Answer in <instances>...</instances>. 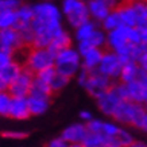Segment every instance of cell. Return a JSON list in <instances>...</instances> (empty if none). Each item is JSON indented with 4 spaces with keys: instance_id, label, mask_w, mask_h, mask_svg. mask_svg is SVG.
I'll return each instance as SVG.
<instances>
[{
    "instance_id": "obj_4",
    "label": "cell",
    "mask_w": 147,
    "mask_h": 147,
    "mask_svg": "<svg viewBox=\"0 0 147 147\" xmlns=\"http://www.w3.org/2000/svg\"><path fill=\"white\" fill-rule=\"evenodd\" d=\"M54 67L58 73H61V74L69 77V78L76 77L82 67L80 51L77 49H73L71 46L58 51L55 54Z\"/></svg>"
},
{
    "instance_id": "obj_9",
    "label": "cell",
    "mask_w": 147,
    "mask_h": 147,
    "mask_svg": "<svg viewBox=\"0 0 147 147\" xmlns=\"http://www.w3.org/2000/svg\"><path fill=\"white\" fill-rule=\"evenodd\" d=\"M121 3V0H88V11L92 20L101 23L107 15Z\"/></svg>"
},
{
    "instance_id": "obj_12",
    "label": "cell",
    "mask_w": 147,
    "mask_h": 147,
    "mask_svg": "<svg viewBox=\"0 0 147 147\" xmlns=\"http://www.w3.org/2000/svg\"><path fill=\"white\" fill-rule=\"evenodd\" d=\"M119 86H120V92L125 100H132V101L143 104V105L147 104V86L142 84L139 80H135L128 84L119 82Z\"/></svg>"
},
{
    "instance_id": "obj_6",
    "label": "cell",
    "mask_w": 147,
    "mask_h": 147,
    "mask_svg": "<svg viewBox=\"0 0 147 147\" xmlns=\"http://www.w3.org/2000/svg\"><path fill=\"white\" fill-rule=\"evenodd\" d=\"M54 61H55V54L49 47H35V46H32L24 67L35 74V73L43 70L46 67L54 66Z\"/></svg>"
},
{
    "instance_id": "obj_38",
    "label": "cell",
    "mask_w": 147,
    "mask_h": 147,
    "mask_svg": "<svg viewBox=\"0 0 147 147\" xmlns=\"http://www.w3.org/2000/svg\"><path fill=\"white\" fill-rule=\"evenodd\" d=\"M140 32V45H147V26H136Z\"/></svg>"
},
{
    "instance_id": "obj_37",
    "label": "cell",
    "mask_w": 147,
    "mask_h": 147,
    "mask_svg": "<svg viewBox=\"0 0 147 147\" xmlns=\"http://www.w3.org/2000/svg\"><path fill=\"white\" fill-rule=\"evenodd\" d=\"M47 147H70V143L66 142L62 136L59 138H54L47 143Z\"/></svg>"
},
{
    "instance_id": "obj_19",
    "label": "cell",
    "mask_w": 147,
    "mask_h": 147,
    "mask_svg": "<svg viewBox=\"0 0 147 147\" xmlns=\"http://www.w3.org/2000/svg\"><path fill=\"white\" fill-rule=\"evenodd\" d=\"M139 73H140V67H139L138 62L136 61H127L123 65V69L120 71L119 80L123 84H128V82H132V81L138 80Z\"/></svg>"
},
{
    "instance_id": "obj_35",
    "label": "cell",
    "mask_w": 147,
    "mask_h": 147,
    "mask_svg": "<svg viewBox=\"0 0 147 147\" xmlns=\"http://www.w3.org/2000/svg\"><path fill=\"white\" fill-rule=\"evenodd\" d=\"M1 136L8 139H24L28 136V134L24 131H3Z\"/></svg>"
},
{
    "instance_id": "obj_44",
    "label": "cell",
    "mask_w": 147,
    "mask_h": 147,
    "mask_svg": "<svg viewBox=\"0 0 147 147\" xmlns=\"http://www.w3.org/2000/svg\"><path fill=\"white\" fill-rule=\"evenodd\" d=\"M107 147H121L120 144H116V143H109Z\"/></svg>"
},
{
    "instance_id": "obj_23",
    "label": "cell",
    "mask_w": 147,
    "mask_h": 147,
    "mask_svg": "<svg viewBox=\"0 0 147 147\" xmlns=\"http://www.w3.org/2000/svg\"><path fill=\"white\" fill-rule=\"evenodd\" d=\"M109 143H112V140L108 136L98 132H90L88 131V135L85 136L84 142V147H107Z\"/></svg>"
},
{
    "instance_id": "obj_34",
    "label": "cell",
    "mask_w": 147,
    "mask_h": 147,
    "mask_svg": "<svg viewBox=\"0 0 147 147\" xmlns=\"http://www.w3.org/2000/svg\"><path fill=\"white\" fill-rule=\"evenodd\" d=\"M20 4H22L20 0H0V12H1V11L18 9V7Z\"/></svg>"
},
{
    "instance_id": "obj_13",
    "label": "cell",
    "mask_w": 147,
    "mask_h": 147,
    "mask_svg": "<svg viewBox=\"0 0 147 147\" xmlns=\"http://www.w3.org/2000/svg\"><path fill=\"white\" fill-rule=\"evenodd\" d=\"M24 45L22 35L16 27L0 30V50L13 53L16 49Z\"/></svg>"
},
{
    "instance_id": "obj_2",
    "label": "cell",
    "mask_w": 147,
    "mask_h": 147,
    "mask_svg": "<svg viewBox=\"0 0 147 147\" xmlns=\"http://www.w3.org/2000/svg\"><path fill=\"white\" fill-rule=\"evenodd\" d=\"M76 77L78 84L94 98L101 96L104 92H107L113 85V80H111L105 74H102L97 69L88 70V69L81 67V70L78 71V74Z\"/></svg>"
},
{
    "instance_id": "obj_42",
    "label": "cell",
    "mask_w": 147,
    "mask_h": 147,
    "mask_svg": "<svg viewBox=\"0 0 147 147\" xmlns=\"http://www.w3.org/2000/svg\"><path fill=\"white\" fill-rule=\"evenodd\" d=\"M4 89H7V86L3 84V81L0 80V92H1V90H4Z\"/></svg>"
},
{
    "instance_id": "obj_14",
    "label": "cell",
    "mask_w": 147,
    "mask_h": 147,
    "mask_svg": "<svg viewBox=\"0 0 147 147\" xmlns=\"http://www.w3.org/2000/svg\"><path fill=\"white\" fill-rule=\"evenodd\" d=\"M128 42V26H120L112 31H108L107 47L112 51H119Z\"/></svg>"
},
{
    "instance_id": "obj_27",
    "label": "cell",
    "mask_w": 147,
    "mask_h": 147,
    "mask_svg": "<svg viewBox=\"0 0 147 147\" xmlns=\"http://www.w3.org/2000/svg\"><path fill=\"white\" fill-rule=\"evenodd\" d=\"M18 26V15L16 9L11 11H1L0 12V30L3 28H12Z\"/></svg>"
},
{
    "instance_id": "obj_33",
    "label": "cell",
    "mask_w": 147,
    "mask_h": 147,
    "mask_svg": "<svg viewBox=\"0 0 147 147\" xmlns=\"http://www.w3.org/2000/svg\"><path fill=\"white\" fill-rule=\"evenodd\" d=\"M57 73V70H55V67L54 66H50V67H46V69H43V70L38 71V73H35V76L38 77V78H40V80H43L45 82H47V84L50 85V81H51V78L54 77V74Z\"/></svg>"
},
{
    "instance_id": "obj_32",
    "label": "cell",
    "mask_w": 147,
    "mask_h": 147,
    "mask_svg": "<svg viewBox=\"0 0 147 147\" xmlns=\"http://www.w3.org/2000/svg\"><path fill=\"white\" fill-rule=\"evenodd\" d=\"M132 142H134L132 135L129 134L128 131H125L124 128H120V131L117 132V135L113 138V143L120 144L121 147H129Z\"/></svg>"
},
{
    "instance_id": "obj_22",
    "label": "cell",
    "mask_w": 147,
    "mask_h": 147,
    "mask_svg": "<svg viewBox=\"0 0 147 147\" xmlns=\"http://www.w3.org/2000/svg\"><path fill=\"white\" fill-rule=\"evenodd\" d=\"M97 28V22H94L92 19L84 22L82 24H80L78 27H76V39L77 42H84V40H88L92 36L94 31Z\"/></svg>"
},
{
    "instance_id": "obj_20",
    "label": "cell",
    "mask_w": 147,
    "mask_h": 147,
    "mask_svg": "<svg viewBox=\"0 0 147 147\" xmlns=\"http://www.w3.org/2000/svg\"><path fill=\"white\" fill-rule=\"evenodd\" d=\"M22 69H23V66L20 63L12 61V62L8 63L7 66H4L3 69H0V80L3 81V84L8 88V85L19 76V73L22 71Z\"/></svg>"
},
{
    "instance_id": "obj_21",
    "label": "cell",
    "mask_w": 147,
    "mask_h": 147,
    "mask_svg": "<svg viewBox=\"0 0 147 147\" xmlns=\"http://www.w3.org/2000/svg\"><path fill=\"white\" fill-rule=\"evenodd\" d=\"M71 46V36L70 34L63 28L61 32H58L57 35L53 38V40L50 42L49 49L53 51L54 54H57L58 51L66 49V47H70Z\"/></svg>"
},
{
    "instance_id": "obj_25",
    "label": "cell",
    "mask_w": 147,
    "mask_h": 147,
    "mask_svg": "<svg viewBox=\"0 0 147 147\" xmlns=\"http://www.w3.org/2000/svg\"><path fill=\"white\" fill-rule=\"evenodd\" d=\"M132 7L136 15V26H147V0H135Z\"/></svg>"
},
{
    "instance_id": "obj_28",
    "label": "cell",
    "mask_w": 147,
    "mask_h": 147,
    "mask_svg": "<svg viewBox=\"0 0 147 147\" xmlns=\"http://www.w3.org/2000/svg\"><path fill=\"white\" fill-rule=\"evenodd\" d=\"M30 93L32 94H43V96H51L53 92L50 89V85L47 82H45L43 80H40L34 74V80L31 84V90Z\"/></svg>"
},
{
    "instance_id": "obj_5",
    "label": "cell",
    "mask_w": 147,
    "mask_h": 147,
    "mask_svg": "<svg viewBox=\"0 0 147 147\" xmlns=\"http://www.w3.org/2000/svg\"><path fill=\"white\" fill-rule=\"evenodd\" d=\"M62 15L73 28L78 27L84 22L89 20V11L85 0H62L61 4Z\"/></svg>"
},
{
    "instance_id": "obj_3",
    "label": "cell",
    "mask_w": 147,
    "mask_h": 147,
    "mask_svg": "<svg viewBox=\"0 0 147 147\" xmlns=\"http://www.w3.org/2000/svg\"><path fill=\"white\" fill-rule=\"evenodd\" d=\"M144 113H146V108L143 104L135 102L132 100H123L117 105L116 111L113 112L112 119L121 124L132 125V127L139 128Z\"/></svg>"
},
{
    "instance_id": "obj_15",
    "label": "cell",
    "mask_w": 147,
    "mask_h": 147,
    "mask_svg": "<svg viewBox=\"0 0 147 147\" xmlns=\"http://www.w3.org/2000/svg\"><path fill=\"white\" fill-rule=\"evenodd\" d=\"M86 135H88V127H86V124L74 123V124L67 125L66 128L62 131L61 136L66 142L73 144V143H82Z\"/></svg>"
},
{
    "instance_id": "obj_40",
    "label": "cell",
    "mask_w": 147,
    "mask_h": 147,
    "mask_svg": "<svg viewBox=\"0 0 147 147\" xmlns=\"http://www.w3.org/2000/svg\"><path fill=\"white\" fill-rule=\"evenodd\" d=\"M144 108H146V113H144V116H143V120H142V123H140L139 129H142V131L147 132V104L144 105Z\"/></svg>"
},
{
    "instance_id": "obj_45",
    "label": "cell",
    "mask_w": 147,
    "mask_h": 147,
    "mask_svg": "<svg viewBox=\"0 0 147 147\" xmlns=\"http://www.w3.org/2000/svg\"><path fill=\"white\" fill-rule=\"evenodd\" d=\"M123 3H132V1H135V0H121Z\"/></svg>"
},
{
    "instance_id": "obj_11",
    "label": "cell",
    "mask_w": 147,
    "mask_h": 147,
    "mask_svg": "<svg viewBox=\"0 0 147 147\" xmlns=\"http://www.w3.org/2000/svg\"><path fill=\"white\" fill-rule=\"evenodd\" d=\"M34 80V73L28 69L23 67L19 76L8 85L7 89L12 96H20V97H27L31 90V84Z\"/></svg>"
},
{
    "instance_id": "obj_18",
    "label": "cell",
    "mask_w": 147,
    "mask_h": 147,
    "mask_svg": "<svg viewBox=\"0 0 147 147\" xmlns=\"http://www.w3.org/2000/svg\"><path fill=\"white\" fill-rule=\"evenodd\" d=\"M116 9H117V12L120 15L123 26H128V27L136 26L138 22H136V15H135L132 3H123V1H121L120 4L116 7Z\"/></svg>"
},
{
    "instance_id": "obj_26",
    "label": "cell",
    "mask_w": 147,
    "mask_h": 147,
    "mask_svg": "<svg viewBox=\"0 0 147 147\" xmlns=\"http://www.w3.org/2000/svg\"><path fill=\"white\" fill-rule=\"evenodd\" d=\"M123 26V23H121V19H120V15L117 12V9H112L111 12L107 15V18L104 19L101 22V27L104 31H112V30H115L117 27Z\"/></svg>"
},
{
    "instance_id": "obj_29",
    "label": "cell",
    "mask_w": 147,
    "mask_h": 147,
    "mask_svg": "<svg viewBox=\"0 0 147 147\" xmlns=\"http://www.w3.org/2000/svg\"><path fill=\"white\" fill-rule=\"evenodd\" d=\"M107 31H104L102 28H96V31L92 34V36H90L88 40H84V42H88L90 46H93V47H100V49H102V47H105L107 46V34H105Z\"/></svg>"
},
{
    "instance_id": "obj_10",
    "label": "cell",
    "mask_w": 147,
    "mask_h": 147,
    "mask_svg": "<svg viewBox=\"0 0 147 147\" xmlns=\"http://www.w3.org/2000/svg\"><path fill=\"white\" fill-rule=\"evenodd\" d=\"M77 50H78L81 54V63H82V67H84V69H88V70L97 69L98 63L101 61L104 49L93 47V46H90L88 42H78Z\"/></svg>"
},
{
    "instance_id": "obj_16",
    "label": "cell",
    "mask_w": 147,
    "mask_h": 147,
    "mask_svg": "<svg viewBox=\"0 0 147 147\" xmlns=\"http://www.w3.org/2000/svg\"><path fill=\"white\" fill-rule=\"evenodd\" d=\"M30 116L31 113H30L27 97L13 96L12 102H11V109H9V117H12L15 120H26Z\"/></svg>"
},
{
    "instance_id": "obj_7",
    "label": "cell",
    "mask_w": 147,
    "mask_h": 147,
    "mask_svg": "<svg viewBox=\"0 0 147 147\" xmlns=\"http://www.w3.org/2000/svg\"><path fill=\"white\" fill-rule=\"evenodd\" d=\"M123 65H124V61L120 58V55L116 51H112V50L107 49L104 50V53H102L101 61L98 63L97 70L101 71L102 74L108 76L111 80L115 81V80H119Z\"/></svg>"
},
{
    "instance_id": "obj_24",
    "label": "cell",
    "mask_w": 147,
    "mask_h": 147,
    "mask_svg": "<svg viewBox=\"0 0 147 147\" xmlns=\"http://www.w3.org/2000/svg\"><path fill=\"white\" fill-rule=\"evenodd\" d=\"M16 15H18V26H27V24H31L32 19H34V9L32 5L28 4H20L16 9Z\"/></svg>"
},
{
    "instance_id": "obj_39",
    "label": "cell",
    "mask_w": 147,
    "mask_h": 147,
    "mask_svg": "<svg viewBox=\"0 0 147 147\" xmlns=\"http://www.w3.org/2000/svg\"><path fill=\"white\" fill-rule=\"evenodd\" d=\"M80 119L88 123L89 120H92V119H93V115H92L89 111H81L80 112Z\"/></svg>"
},
{
    "instance_id": "obj_41",
    "label": "cell",
    "mask_w": 147,
    "mask_h": 147,
    "mask_svg": "<svg viewBox=\"0 0 147 147\" xmlns=\"http://www.w3.org/2000/svg\"><path fill=\"white\" fill-rule=\"evenodd\" d=\"M129 147H147V144L144 142H140V140H134Z\"/></svg>"
},
{
    "instance_id": "obj_17",
    "label": "cell",
    "mask_w": 147,
    "mask_h": 147,
    "mask_svg": "<svg viewBox=\"0 0 147 147\" xmlns=\"http://www.w3.org/2000/svg\"><path fill=\"white\" fill-rule=\"evenodd\" d=\"M50 97L51 96H43V94H32L30 93L27 96L28 108L31 116L43 115L50 107Z\"/></svg>"
},
{
    "instance_id": "obj_1",
    "label": "cell",
    "mask_w": 147,
    "mask_h": 147,
    "mask_svg": "<svg viewBox=\"0 0 147 147\" xmlns=\"http://www.w3.org/2000/svg\"><path fill=\"white\" fill-rule=\"evenodd\" d=\"M34 19L31 22L34 30L35 47H49L50 42L58 32L63 30L62 11L51 1H43L32 5Z\"/></svg>"
},
{
    "instance_id": "obj_43",
    "label": "cell",
    "mask_w": 147,
    "mask_h": 147,
    "mask_svg": "<svg viewBox=\"0 0 147 147\" xmlns=\"http://www.w3.org/2000/svg\"><path fill=\"white\" fill-rule=\"evenodd\" d=\"M70 147H84V144L82 143H73V144H70Z\"/></svg>"
},
{
    "instance_id": "obj_8",
    "label": "cell",
    "mask_w": 147,
    "mask_h": 147,
    "mask_svg": "<svg viewBox=\"0 0 147 147\" xmlns=\"http://www.w3.org/2000/svg\"><path fill=\"white\" fill-rule=\"evenodd\" d=\"M123 100H125V98L123 97V94H121V92H120L119 82H116V84L113 82V85H112L107 92H104L101 96H98V97L96 98L98 109H100L104 115L109 116V117H112V115H113V112L116 111L117 105H119Z\"/></svg>"
},
{
    "instance_id": "obj_46",
    "label": "cell",
    "mask_w": 147,
    "mask_h": 147,
    "mask_svg": "<svg viewBox=\"0 0 147 147\" xmlns=\"http://www.w3.org/2000/svg\"><path fill=\"white\" fill-rule=\"evenodd\" d=\"M47 1H51V0H47Z\"/></svg>"
},
{
    "instance_id": "obj_31",
    "label": "cell",
    "mask_w": 147,
    "mask_h": 147,
    "mask_svg": "<svg viewBox=\"0 0 147 147\" xmlns=\"http://www.w3.org/2000/svg\"><path fill=\"white\" fill-rule=\"evenodd\" d=\"M69 77L63 76V74H61V73H55L54 74V77L51 78V81H50V89H51V92L53 93H57V92H61V90L66 86L67 84H69Z\"/></svg>"
},
{
    "instance_id": "obj_30",
    "label": "cell",
    "mask_w": 147,
    "mask_h": 147,
    "mask_svg": "<svg viewBox=\"0 0 147 147\" xmlns=\"http://www.w3.org/2000/svg\"><path fill=\"white\" fill-rule=\"evenodd\" d=\"M12 94L9 93L8 89H4L0 92V116H8L11 109V102H12Z\"/></svg>"
},
{
    "instance_id": "obj_36",
    "label": "cell",
    "mask_w": 147,
    "mask_h": 147,
    "mask_svg": "<svg viewBox=\"0 0 147 147\" xmlns=\"http://www.w3.org/2000/svg\"><path fill=\"white\" fill-rule=\"evenodd\" d=\"M13 61L12 53L4 51V50H0V69H3L4 66H7L8 63H11Z\"/></svg>"
}]
</instances>
